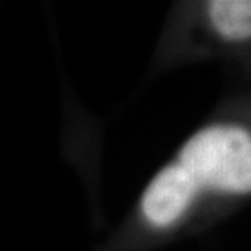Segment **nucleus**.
Instances as JSON below:
<instances>
[{"mask_svg": "<svg viewBox=\"0 0 251 251\" xmlns=\"http://www.w3.org/2000/svg\"><path fill=\"white\" fill-rule=\"evenodd\" d=\"M194 17L206 32V39L220 52H240L251 41L250 0H208L194 9Z\"/></svg>", "mask_w": 251, "mask_h": 251, "instance_id": "2", "label": "nucleus"}, {"mask_svg": "<svg viewBox=\"0 0 251 251\" xmlns=\"http://www.w3.org/2000/svg\"><path fill=\"white\" fill-rule=\"evenodd\" d=\"M251 194V126L224 114L196 128L142 190L117 250L140 251L210 220Z\"/></svg>", "mask_w": 251, "mask_h": 251, "instance_id": "1", "label": "nucleus"}]
</instances>
